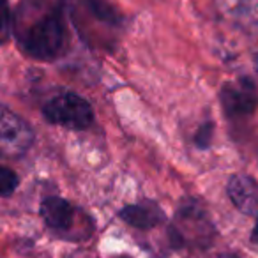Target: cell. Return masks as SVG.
Segmentation results:
<instances>
[{"label": "cell", "instance_id": "obj_12", "mask_svg": "<svg viewBox=\"0 0 258 258\" xmlns=\"http://www.w3.org/2000/svg\"><path fill=\"white\" fill-rule=\"evenodd\" d=\"M251 240H253L254 244H258V218H256V225H254V228H253V233H251Z\"/></svg>", "mask_w": 258, "mask_h": 258}, {"label": "cell", "instance_id": "obj_2", "mask_svg": "<svg viewBox=\"0 0 258 258\" xmlns=\"http://www.w3.org/2000/svg\"><path fill=\"white\" fill-rule=\"evenodd\" d=\"M41 216L48 228L64 239L82 240L92 233V221L73 204L58 197H50L41 204Z\"/></svg>", "mask_w": 258, "mask_h": 258}, {"label": "cell", "instance_id": "obj_5", "mask_svg": "<svg viewBox=\"0 0 258 258\" xmlns=\"http://www.w3.org/2000/svg\"><path fill=\"white\" fill-rule=\"evenodd\" d=\"M34 133L22 117L0 104V154L20 158L30 149Z\"/></svg>", "mask_w": 258, "mask_h": 258}, {"label": "cell", "instance_id": "obj_7", "mask_svg": "<svg viewBox=\"0 0 258 258\" xmlns=\"http://www.w3.org/2000/svg\"><path fill=\"white\" fill-rule=\"evenodd\" d=\"M228 195L233 205L246 214L258 212V184L247 175H233L228 182Z\"/></svg>", "mask_w": 258, "mask_h": 258}, {"label": "cell", "instance_id": "obj_4", "mask_svg": "<svg viewBox=\"0 0 258 258\" xmlns=\"http://www.w3.org/2000/svg\"><path fill=\"white\" fill-rule=\"evenodd\" d=\"M214 230L205 211L197 202H186L177 212L172 228V239L177 246H207Z\"/></svg>", "mask_w": 258, "mask_h": 258}, {"label": "cell", "instance_id": "obj_3", "mask_svg": "<svg viewBox=\"0 0 258 258\" xmlns=\"http://www.w3.org/2000/svg\"><path fill=\"white\" fill-rule=\"evenodd\" d=\"M44 118L68 129H87L94 120V110L87 99L73 92L51 97L43 106Z\"/></svg>", "mask_w": 258, "mask_h": 258}, {"label": "cell", "instance_id": "obj_8", "mask_svg": "<svg viewBox=\"0 0 258 258\" xmlns=\"http://www.w3.org/2000/svg\"><path fill=\"white\" fill-rule=\"evenodd\" d=\"M120 219L135 228H152L163 221V211L152 202H142V204L127 205L118 212Z\"/></svg>", "mask_w": 258, "mask_h": 258}, {"label": "cell", "instance_id": "obj_14", "mask_svg": "<svg viewBox=\"0 0 258 258\" xmlns=\"http://www.w3.org/2000/svg\"><path fill=\"white\" fill-rule=\"evenodd\" d=\"M254 66H256V69H258V55H256V60H254Z\"/></svg>", "mask_w": 258, "mask_h": 258}, {"label": "cell", "instance_id": "obj_13", "mask_svg": "<svg viewBox=\"0 0 258 258\" xmlns=\"http://www.w3.org/2000/svg\"><path fill=\"white\" fill-rule=\"evenodd\" d=\"M218 258H240L237 253H223V254H219Z\"/></svg>", "mask_w": 258, "mask_h": 258}, {"label": "cell", "instance_id": "obj_1", "mask_svg": "<svg viewBox=\"0 0 258 258\" xmlns=\"http://www.w3.org/2000/svg\"><path fill=\"white\" fill-rule=\"evenodd\" d=\"M20 48L36 60H55L68 43L60 9L48 0H23L13 18Z\"/></svg>", "mask_w": 258, "mask_h": 258}, {"label": "cell", "instance_id": "obj_11", "mask_svg": "<svg viewBox=\"0 0 258 258\" xmlns=\"http://www.w3.org/2000/svg\"><path fill=\"white\" fill-rule=\"evenodd\" d=\"M211 137H212V124L202 125L197 135V145L198 147H207L211 144Z\"/></svg>", "mask_w": 258, "mask_h": 258}, {"label": "cell", "instance_id": "obj_6", "mask_svg": "<svg viewBox=\"0 0 258 258\" xmlns=\"http://www.w3.org/2000/svg\"><path fill=\"white\" fill-rule=\"evenodd\" d=\"M221 104L228 117L242 118L251 115L258 106V92L249 78H240L237 82L226 83L221 89Z\"/></svg>", "mask_w": 258, "mask_h": 258}, {"label": "cell", "instance_id": "obj_10", "mask_svg": "<svg viewBox=\"0 0 258 258\" xmlns=\"http://www.w3.org/2000/svg\"><path fill=\"white\" fill-rule=\"evenodd\" d=\"M13 30V18L9 11L8 0H0V44H4L9 39Z\"/></svg>", "mask_w": 258, "mask_h": 258}, {"label": "cell", "instance_id": "obj_9", "mask_svg": "<svg viewBox=\"0 0 258 258\" xmlns=\"http://www.w3.org/2000/svg\"><path fill=\"white\" fill-rule=\"evenodd\" d=\"M18 187V175L13 170L0 166V197H11Z\"/></svg>", "mask_w": 258, "mask_h": 258}]
</instances>
